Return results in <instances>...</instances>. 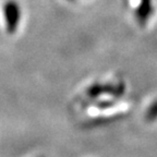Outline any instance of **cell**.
<instances>
[{"instance_id": "obj_1", "label": "cell", "mask_w": 157, "mask_h": 157, "mask_svg": "<svg viewBox=\"0 0 157 157\" xmlns=\"http://www.w3.org/2000/svg\"><path fill=\"white\" fill-rule=\"evenodd\" d=\"M125 92V85L120 83H94L93 85L88 86V90L86 91V96L91 98H98L105 94L106 96L111 97H121Z\"/></svg>"}, {"instance_id": "obj_2", "label": "cell", "mask_w": 157, "mask_h": 157, "mask_svg": "<svg viewBox=\"0 0 157 157\" xmlns=\"http://www.w3.org/2000/svg\"><path fill=\"white\" fill-rule=\"evenodd\" d=\"M154 13L153 0H137L134 8V17L137 24L144 26Z\"/></svg>"}, {"instance_id": "obj_3", "label": "cell", "mask_w": 157, "mask_h": 157, "mask_svg": "<svg viewBox=\"0 0 157 157\" xmlns=\"http://www.w3.org/2000/svg\"><path fill=\"white\" fill-rule=\"evenodd\" d=\"M146 118L148 120H154L157 118V99L154 103L151 104V106L148 107L146 111Z\"/></svg>"}, {"instance_id": "obj_4", "label": "cell", "mask_w": 157, "mask_h": 157, "mask_svg": "<svg viewBox=\"0 0 157 157\" xmlns=\"http://www.w3.org/2000/svg\"><path fill=\"white\" fill-rule=\"evenodd\" d=\"M67 1H69V2H74L75 0H67Z\"/></svg>"}]
</instances>
